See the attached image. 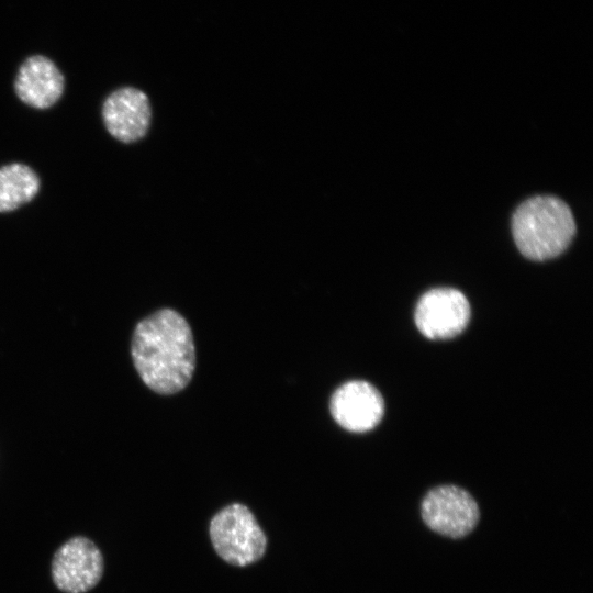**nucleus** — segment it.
Listing matches in <instances>:
<instances>
[{
  "label": "nucleus",
  "instance_id": "nucleus-6",
  "mask_svg": "<svg viewBox=\"0 0 593 593\" xmlns=\"http://www.w3.org/2000/svg\"><path fill=\"white\" fill-rule=\"evenodd\" d=\"M470 315V304L462 292L452 288H436L421 296L414 320L425 337L447 339L466 328Z\"/></svg>",
  "mask_w": 593,
  "mask_h": 593
},
{
  "label": "nucleus",
  "instance_id": "nucleus-1",
  "mask_svg": "<svg viewBox=\"0 0 593 593\" xmlns=\"http://www.w3.org/2000/svg\"><path fill=\"white\" fill-rule=\"evenodd\" d=\"M131 353L141 379L157 393H177L193 376V335L186 318L171 309L159 310L137 324Z\"/></svg>",
  "mask_w": 593,
  "mask_h": 593
},
{
  "label": "nucleus",
  "instance_id": "nucleus-4",
  "mask_svg": "<svg viewBox=\"0 0 593 593\" xmlns=\"http://www.w3.org/2000/svg\"><path fill=\"white\" fill-rule=\"evenodd\" d=\"M421 512L423 521L432 530L450 538L468 535L479 521L474 499L455 485L430 490L422 502Z\"/></svg>",
  "mask_w": 593,
  "mask_h": 593
},
{
  "label": "nucleus",
  "instance_id": "nucleus-7",
  "mask_svg": "<svg viewBox=\"0 0 593 593\" xmlns=\"http://www.w3.org/2000/svg\"><path fill=\"white\" fill-rule=\"evenodd\" d=\"M331 414L338 425L353 433L376 427L384 412L383 398L369 382L353 380L342 384L332 395Z\"/></svg>",
  "mask_w": 593,
  "mask_h": 593
},
{
  "label": "nucleus",
  "instance_id": "nucleus-2",
  "mask_svg": "<svg viewBox=\"0 0 593 593\" xmlns=\"http://www.w3.org/2000/svg\"><path fill=\"white\" fill-rule=\"evenodd\" d=\"M512 232L519 251L532 260L557 257L570 245L575 222L559 198L540 195L524 201L514 212Z\"/></svg>",
  "mask_w": 593,
  "mask_h": 593
},
{
  "label": "nucleus",
  "instance_id": "nucleus-9",
  "mask_svg": "<svg viewBox=\"0 0 593 593\" xmlns=\"http://www.w3.org/2000/svg\"><path fill=\"white\" fill-rule=\"evenodd\" d=\"M14 87L18 97L24 103L46 109L60 98L64 91V77L51 59L36 55L22 64Z\"/></svg>",
  "mask_w": 593,
  "mask_h": 593
},
{
  "label": "nucleus",
  "instance_id": "nucleus-8",
  "mask_svg": "<svg viewBox=\"0 0 593 593\" xmlns=\"http://www.w3.org/2000/svg\"><path fill=\"white\" fill-rule=\"evenodd\" d=\"M109 133L124 143L142 138L150 123V104L147 96L135 88L125 87L111 93L102 110Z\"/></svg>",
  "mask_w": 593,
  "mask_h": 593
},
{
  "label": "nucleus",
  "instance_id": "nucleus-10",
  "mask_svg": "<svg viewBox=\"0 0 593 593\" xmlns=\"http://www.w3.org/2000/svg\"><path fill=\"white\" fill-rule=\"evenodd\" d=\"M40 189V179L27 166L10 164L0 168V212L15 210L31 201Z\"/></svg>",
  "mask_w": 593,
  "mask_h": 593
},
{
  "label": "nucleus",
  "instance_id": "nucleus-3",
  "mask_svg": "<svg viewBox=\"0 0 593 593\" xmlns=\"http://www.w3.org/2000/svg\"><path fill=\"white\" fill-rule=\"evenodd\" d=\"M209 535L225 562L245 567L264 557L267 537L250 510L239 503L220 510L210 521Z\"/></svg>",
  "mask_w": 593,
  "mask_h": 593
},
{
  "label": "nucleus",
  "instance_id": "nucleus-5",
  "mask_svg": "<svg viewBox=\"0 0 593 593\" xmlns=\"http://www.w3.org/2000/svg\"><path fill=\"white\" fill-rule=\"evenodd\" d=\"M103 573V558L97 545L82 536L63 544L52 560L55 585L66 593H85L94 588Z\"/></svg>",
  "mask_w": 593,
  "mask_h": 593
}]
</instances>
